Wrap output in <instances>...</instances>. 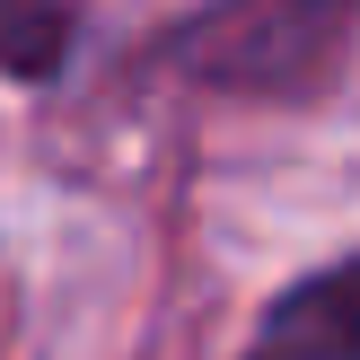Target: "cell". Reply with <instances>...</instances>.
Returning a JSON list of instances; mask_svg holds the SVG:
<instances>
[{
    "label": "cell",
    "instance_id": "3",
    "mask_svg": "<svg viewBox=\"0 0 360 360\" xmlns=\"http://www.w3.org/2000/svg\"><path fill=\"white\" fill-rule=\"evenodd\" d=\"M79 27H88L79 9H44V0L0 9V79H18V88H53V79L70 70Z\"/></svg>",
    "mask_w": 360,
    "mask_h": 360
},
{
    "label": "cell",
    "instance_id": "1",
    "mask_svg": "<svg viewBox=\"0 0 360 360\" xmlns=\"http://www.w3.org/2000/svg\"><path fill=\"white\" fill-rule=\"evenodd\" d=\"M360 35V9L343 0H229L193 9L150 35V70L211 97H255V105H316L343 79V53Z\"/></svg>",
    "mask_w": 360,
    "mask_h": 360
},
{
    "label": "cell",
    "instance_id": "2",
    "mask_svg": "<svg viewBox=\"0 0 360 360\" xmlns=\"http://www.w3.org/2000/svg\"><path fill=\"white\" fill-rule=\"evenodd\" d=\"M238 360H360V246L264 299Z\"/></svg>",
    "mask_w": 360,
    "mask_h": 360
}]
</instances>
